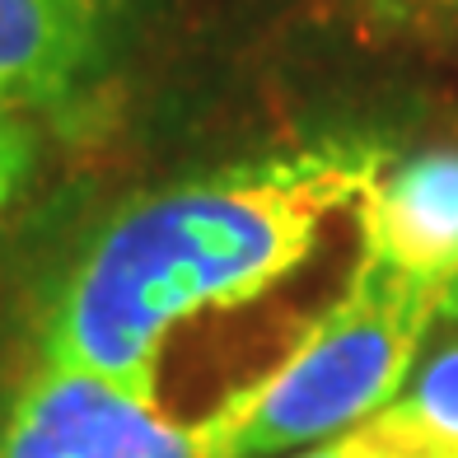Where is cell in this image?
Returning <instances> with one entry per match:
<instances>
[{
    "mask_svg": "<svg viewBox=\"0 0 458 458\" xmlns=\"http://www.w3.org/2000/svg\"><path fill=\"white\" fill-rule=\"evenodd\" d=\"M365 29L421 47H458V0H346Z\"/></svg>",
    "mask_w": 458,
    "mask_h": 458,
    "instance_id": "obj_7",
    "label": "cell"
},
{
    "mask_svg": "<svg viewBox=\"0 0 458 458\" xmlns=\"http://www.w3.org/2000/svg\"><path fill=\"white\" fill-rule=\"evenodd\" d=\"M29 164H33V150H29L24 127L14 122V113L0 108V211L19 192V182L29 178Z\"/></svg>",
    "mask_w": 458,
    "mask_h": 458,
    "instance_id": "obj_9",
    "label": "cell"
},
{
    "mask_svg": "<svg viewBox=\"0 0 458 458\" xmlns=\"http://www.w3.org/2000/svg\"><path fill=\"white\" fill-rule=\"evenodd\" d=\"M0 458H197V435L145 393L43 360L0 421Z\"/></svg>",
    "mask_w": 458,
    "mask_h": 458,
    "instance_id": "obj_3",
    "label": "cell"
},
{
    "mask_svg": "<svg viewBox=\"0 0 458 458\" xmlns=\"http://www.w3.org/2000/svg\"><path fill=\"white\" fill-rule=\"evenodd\" d=\"M136 0H0V108L66 113L113 71Z\"/></svg>",
    "mask_w": 458,
    "mask_h": 458,
    "instance_id": "obj_4",
    "label": "cell"
},
{
    "mask_svg": "<svg viewBox=\"0 0 458 458\" xmlns=\"http://www.w3.org/2000/svg\"><path fill=\"white\" fill-rule=\"evenodd\" d=\"M379 174V145L314 140L131 201L61 281L43 360L155 398L169 332L267 295Z\"/></svg>",
    "mask_w": 458,
    "mask_h": 458,
    "instance_id": "obj_1",
    "label": "cell"
},
{
    "mask_svg": "<svg viewBox=\"0 0 458 458\" xmlns=\"http://www.w3.org/2000/svg\"><path fill=\"white\" fill-rule=\"evenodd\" d=\"M435 323L421 290L356 258L300 342L192 426L197 458H276L360 430L403 393Z\"/></svg>",
    "mask_w": 458,
    "mask_h": 458,
    "instance_id": "obj_2",
    "label": "cell"
},
{
    "mask_svg": "<svg viewBox=\"0 0 458 458\" xmlns=\"http://www.w3.org/2000/svg\"><path fill=\"white\" fill-rule=\"evenodd\" d=\"M374 426L421 458H458V327L411 365L403 393L374 416Z\"/></svg>",
    "mask_w": 458,
    "mask_h": 458,
    "instance_id": "obj_6",
    "label": "cell"
},
{
    "mask_svg": "<svg viewBox=\"0 0 458 458\" xmlns=\"http://www.w3.org/2000/svg\"><path fill=\"white\" fill-rule=\"evenodd\" d=\"M290 458H421V454L398 445V440H388V435L374 426V421H365L360 430H346V435H337V440L314 445V449H300V454H290Z\"/></svg>",
    "mask_w": 458,
    "mask_h": 458,
    "instance_id": "obj_8",
    "label": "cell"
},
{
    "mask_svg": "<svg viewBox=\"0 0 458 458\" xmlns=\"http://www.w3.org/2000/svg\"><path fill=\"white\" fill-rule=\"evenodd\" d=\"M365 262L384 267L458 327V150H426L384 169L356 201Z\"/></svg>",
    "mask_w": 458,
    "mask_h": 458,
    "instance_id": "obj_5",
    "label": "cell"
}]
</instances>
